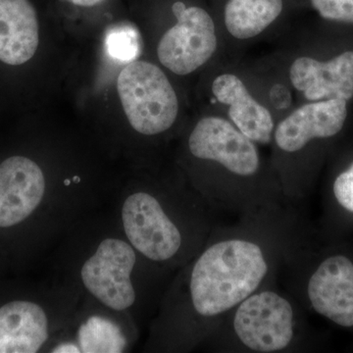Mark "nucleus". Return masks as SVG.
<instances>
[{
    "label": "nucleus",
    "mask_w": 353,
    "mask_h": 353,
    "mask_svg": "<svg viewBox=\"0 0 353 353\" xmlns=\"http://www.w3.org/2000/svg\"><path fill=\"white\" fill-rule=\"evenodd\" d=\"M48 183L34 160L11 157L0 164V228L21 224L44 201Z\"/></svg>",
    "instance_id": "9b49d317"
},
{
    "label": "nucleus",
    "mask_w": 353,
    "mask_h": 353,
    "mask_svg": "<svg viewBox=\"0 0 353 353\" xmlns=\"http://www.w3.org/2000/svg\"><path fill=\"white\" fill-rule=\"evenodd\" d=\"M188 150L194 159L219 172L201 194L213 209L243 216L289 201L277 179L262 175L256 143L231 121L219 116L202 118L190 132Z\"/></svg>",
    "instance_id": "f03ea898"
},
{
    "label": "nucleus",
    "mask_w": 353,
    "mask_h": 353,
    "mask_svg": "<svg viewBox=\"0 0 353 353\" xmlns=\"http://www.w3.org/2000/svg\"><path fill=\"white\" fill-rule=\"evenodd\" d=\"M212 210L199 192L176 196L139 190L123 199L121 226L150 263L164 270L182 268L208 241L215 227Z\"/></svg>",
    "instance_id": "7ed1b4c3"
},
{
    "label": "nucleus",
    "mask_w": 353,
    "mask_h": 353,
    "mask_svg": "<svg viewBox=\"0 0 353 353\" xmlns=\"http://www.w3.org/2000/svg\"><path fill=\"white\" fill-rule=\"evenodd\" d=\"M219 352L285 353L317 350L305 309L274 285L246 297L205 341Z\"/></svg>",
    "instance_id": "20e7f679"
},
{
    "label": "nucleus",
    "mask_w": 353,
    "mask_h": 353,
    "mask_svg": "<svg viewBox=\"0 0 353 353\" xmlns=\"http://www.w3.org/2000/svg\"><path fill=\"white\" fill-rule=\"evenodd\" d=\"M350 102L341 99L308 101L275 127L273 141L285 155L312 157L317 171L327 157L340 150L339 141L347 131Z\"/></svg>",
    "instance_id": "423d86ee"
},
{
    "label": "nucleus",
    "mask_w": 353,
    "mask_h": 353,
    "mask_svg": "<svg viewBox=\"0 0 353 353\" xmlns=\"http://www.w3.org/2000/svg\"><path fill=\"white\" fill-rule=\"evenodd\" d=\"M54 333V321L41 304L15 301L0 307V353L39 352Z\"/></svg>",
    "instance_id": "f8f14e48"
},
{
    "label": "nucleus",
    "mask_w": 353,
    "mask_h": 353,
    "mask_svg": "<svg viewBox=\"0 0 353 353\" xmlns=\"http://www.w3.org/2000/svg\"><path fill=\"white\" fill-rule=\"evenodd\" d=\"M67 1L71 2L75 6L90 7L101 3L103 0H67Z\"/></svg>",
    "instance_id": "6ab92c4d"
},
{
    "label": "nucleus",
    "mask_w": 353,
    "mask_h": 353,
    "mask_svg": "<svg viewBox=\"0 0 353 353\" xmlns=\"http://www.w3.org/2000/svg\"><path fill=\"white\" fill-rule=\"evenodd\" d=\"M310 4L323 20L353 27V0H310Z\"/></svg>",
    "instance_id": "a211bd4d"
},
{
    "label": "nucleus",
    "mask_w": 353,
    "mask_h": 353,
    "mask_svg": "<svg viewBox=\"0 0 353 353\" xmlns=\"http://www.w3.org/2000/svg\"><path fill=\"white\" fill-rule=\"evenodd\" d=\"M292 85L307 101L353 99V43L327 57H303L290 68Z\"/></svg>",
    "instance_id": "9d476101"
},
{
    "label": "nucleus",
    "mask_w": 353,
    "mask_h": 353,
    "mask_svg": "<svg viewBox=\"0 0 353 353\" xmlns=\"http://www.w3.org/2000/svg\"><path fill=\"white\" fill-rule=\"evenodd\" d=\"M285 268L292 294L305 310L353 334V236H329L319 228Z\"/></svg>",
    "instance_id": "39448f33"
},
{
    "label": "nucleus",
    "mask_w": 353,
    "mask_h": 353,
    "mask_svg": "<svg viewBox=\"0 0 353 353\" xmlns=\"http://www.w3.org/2000/svg\"><path fill=\"white\" fill-rule=\"evenodd\" d=\"M176 24L158 44L159 61L176 75H188L206 63L217 50L215 24L204 9L187 8L183 2L172 7Z\"/></svg>",
    "instance_id": "1a4fd4ad"
},
{
    "label": "nucleus",
    "mask_w": 353,
    "mask_h": 353,
    "mask_svg": "<svg viewBox=\"0 0 353 353\" xmlns=\"http://www.w3.org/2000/svg\"><path fill=\"white\" fill-rule=\"evenodd\" d=\"M39 22L29 0H0V61L27 63L39 46Z\"/></svg>",
    "instance_id": "2eb2a0df"
},
{
    "label": "nucleus",
    "mask_w": 353,
    "mask_h": 353,
    "mask_svg": "<svg viewBox=\"0 0 353 353\" xmlns=\"http://www.w3.org/2000/svg\"><path fill=\"white\" fill-rule=\"evenodd\" d=\"M145 259L127 239H101L79 268L81 285L95 301L114 312H125L136 305L139 292L134 276Z\"/></svg>",
    "instance_id": "0eeeda50"
},
{
    "label": "nucleus",
    "mask_w": 353,
    "mask_h": 353,
    "mask_svg": "<svg viewBox=\"0 0 353 353\" xmlns=\"http://www.w3.org/2000/svg\"><path fill=\"white\" fill-rule=\"evenodd\" d=\"M212 92L218 101L229 108L231 122L253 143L269 145L273 141L275 123L271 113L250 94L238 76H218L213 81Z\"/></svg>",
    "instance_id": "4468645a"
},
{
    "label": "nucleus",
    "mask_w": 353,
    "mask_h": 353,
    "mask_svg": "<svg viewBox=\"0 0 353 353\" xmlns=\"http://www.w3.org/2000/svg\"><path fill=\"white\" fill-rule=\"evenodd\" d=\"M283 6V0H229L225 7V25L234 38L252 39L275 22Z\"/></svg>",
    "instance_id": "dca6fc26"
},
{
    "label": "nucleus",
    "mask_w": 353,
    "mask_h": 353,
    "mask_svg": "<svg viewBox=\"0 0 353 353\" xmlns=\"http://www.w3.org/2000/svg\"><path fill=\"white\" fill-rule=\"evenodd\" d=\"M117 90L134 131L157 136L173 126L178 97L163 71L155 65L137 60L128 64L118 77Z\"/></svg>",
    "instance_id": "6e6552de"
},
{
    "label": "nucleus",
    "mask_w": 353,
    "mask_h": 353,
    "mask_svg": "<svg viewBox=\"0 0 353 353\" xmlns=\"http://www.w3.org/2000/svg\"><path fill=\"white\" fill-rule=\"evenodd\" d=\"M109 57L123 63L136 61L141 54V38L136 26L120 22L109 28L105 37Z\"/></svg>",
    "instance_id": "f3484780"
},
{
    "label": "nucleus",
    "mask_w": 353,
    "mask_h": 353,
    "mask_svg": "<svg viewBox=\"0 0 353 353\" xmlns=\"http://www.w3.org/2000/svg\"><path fill=\"white\" fill-rule=\"evenodd\" d=\"M323 188L320 231L329 236H353V145L333 155Z\"/></svg>",
    "instance_id": "ddd939ff"
},
{
    "label": "nucleus",
    "mask_w": 353,
    "mask_h": 353,
    "mask_svg": "<svg viewBox=\"0 0 353 353\" xmlns=\"http://www.w3.org/2000/svg\"><path fill=\"white\" fill-rule=\"evenodd\" d=\"M292 204L240 216L229 226L215 225L165 297L157 331L165 350L205 343L246 297L275 284L316 230Z\"/></svg>",
    "instance_id": "f257e3e1"
}]
</instances>
